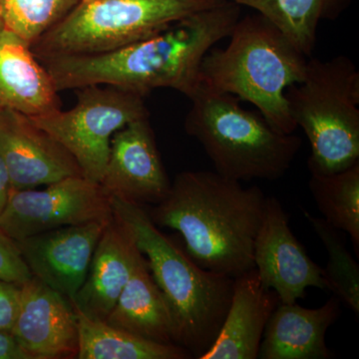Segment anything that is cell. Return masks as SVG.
<instances>
[{"mask_svg":"<svg viewBox=\"0 0 359 359\" xmlns=\"http://www.w3.org/2000/svg\"><path fill=\"white\" fill-rule=\"evenodd\" d=\"M224 49L210 51L200 69V86L256 106L276 131L297 129L285 91L306 76L308 57L261 14L238 20Z\"/></svg>","mask_w":359,"mask_h":359,"instance_id":"obj_4","label":"cell"},{"mask_svg":"<svg viewBox=\"0 0 359 359\" xmlns=\"http://www.w3.org/2000/svg\"><path fill=\"white\" fill-rule=\"evenodd\" d=\"M309 190L323 219L351 237L359 255V163L330 175L311 173Z\"/></svg>","mask_w":359,"mask_h":359,"instance_id":"obj_22","label":"cell"},{"mask_svg":"<svg viewBox=\"0 0 359 359\" xmlns=\"http://www.w3.org/2000/svg\"><path fill=\"white\" fill-rule=\"evenodd\" d=\"M32 278L15 241L0 230V280L21 285Z\"/></svg>","mask_w":359,"mask_h":359,"instance_id":"obj_25","label":"cell"},{"mask_svg":"<svg viewBox=\"0 0 359 359\" xmlns=\"http://www.w3.org/2000/svg\"><path fill=\"white\" fill-rule=\"evenodd\" d=\"M255 269L262 285L278 294L282 304L304 299L309 287L327 290L323 268L314 263L289 226L280 201L266 197L254 249Z\"/></svg>","mask_w":359,"mask_h":359,"instance_id":"obj_10","label":"cell"},{"mask_svg":"<svg viewBox=\"0 0 359 359\" xmlns=\"http://www.w3.org/2000/svg\"><path fill=\"white\" fill-rule=\"evenodd\" d=\"M11 190H13V186H11V177L7 171L6 163L0 156V214L8 202Z\"/></svg>","mask_w":359,"mask_h":359,"instance_id":"obj_28","label":"cell"},{"mask_svg":"<svg viewBox=\"0 0 359 359\" xmlns=\"http://www.w3.org/2000/svg\"><path fill=\"white\" fill-rule=\"evenodd\" d=\"M58 93L32 45L9 30L0 33V110L46 114L60 109Z\"/></svg>","mask_w":359,"mask_h":359,"instance_id":"obj_18","label":"cell"},{"mask_svg":"<svg viewBox=\"0 0 359 359\" xmlns=\"http://www.w3.org/2000/svg\"><path fill=\"white\" fill-rule=\"evenodd\" d=\"M255 9L309 58L320 21L335 20L347 0H224Z\"/></svg>","mask_w":359,"mask_h":359,"instance_id":"obj_21","label":"cell"},{"mask_svg":"<svg viewBox=\"0 0 359 359\" xmlns=\"http://www.w3.org/2000/svg\"><path fill=\"white\" fill-rule=\"evenodd\" d=\"M106 323L149 341L177 344L173 314L141 252Z\"/></svg>","mask_w":359,"mask_h":359,"instance_id":"obj_19","label":"cell"},{"mask_svg":"<svg viewBox=\"0 0 359 359\" xmlns=\"http://www.w3.org/2000/svg\"><path fill=\"white\" fill-rule=\"evenodd\" d=\"M0 156L14 190L36 189L83 177L69 151L51 135L13 110H0Z\"/></svg>","mask_w":359,"mask_h":359,"instance_id":"obj_12","label":"cell"},{"mask_svg":"<svg viewBox=\"0 0 359 359\" xmlns=\"http://www.w3.org/2000/svg\"><path fill=\"white\" fill-rule=\"evenodd\" d=\"M224 0H80L32 45L39 60L114 50Z\"/></svg>","mask_w":359,"mask_h":359,"instance_id":"obj_7","label":"cell"},{"mask_svg":"<svg viewBox=\"0 0 359 359\" xmlns=\"http://www.w3.org/2000/svg\"><path fill=\"white\" fill-rule=\"evenodd\" d=\"M304 217L327 249L328 262L323 269L327 290L334 292L340 302L346 304L356 316L359 313V266L344 244L339 230L323 218L308 212Z\"/></svg>","mask_w":359,"mask_h":359,"instance_id":"obj_23","label":"cell"},{"mask_svg":"<svg viewBox=\"0 0 359 359\" xmlns=\"http://www.w3.org/2000/svg\"><path fill=\"white\" fill-rule=\"evenodd\" d=\"M0 359H32L11 330H0Z\"/></svg>","mask_w":359,"mask_h":359,"instance_id":"obj_27","label":"cell"},{"mask_svg":"<svg viewBox=\"0 0 359 359\" xmlns=\"http://www.w3.org/2000/svg\"><path fill=\"white\" fill-rule=\"evenodd\" d=\"M285 97L311 144V173L334 174L359 163V71L351 58H309L304 79Z\"/></svg>","mask_w":359,"mask_h":359,"instance_id":"obj_6","label":"cell"},{"mask_svg":"<svg viewBox=\"0 0 359 359\" xmlns=\"http://www.w3.org/2000/svg\"><path fill=\"white\" fill-rule=\"evenodd\" d=\"M240 20V6L224 1L187 16L133 43L89 55L40 60L58 92L107 85L145 98L170 88L191 98L200 87L201 65Z\"/></svg>","mask_w":359,"mask_h":359,"instance_id":"obj_1","label":"cell"},{"mask_svg":"<svg viewBox=\"0 0 359 359\" xmlns=\"http://www.w3.org/2000/svg\"><path fill=\"white\" fill-rule=\"evenodd\" d=\"M280 304L252 269L233 282L230 306L216 340L200 359H256L269 318Z\"/></svg>","mask_w":359,"mask_h":359,"instance_id":"obj_16","label":"cell"},{"mask_svg":"<svg viewBox=\"0 0 359 359\" xmlns=\"http://www.w3.org/2000/svg\"><path fill=\"white\" fill-rule=\"evenodd\" d=\"M80 0H0L4 27L32 45L60 22Z\"/></svg>","mask_w":359,"mask_h":359,"instance_id":"obj_24","label":"cell"},{"mask_svg":"<svg viewBox=\"0 0 359 359\" xmlns=\"http://www.w3.org/2000/svg\"><path fill=\"white\" fill-rule=\"evenodd\" d=\"M110 219L63 226L15 242L32 276L72 299L86 280L94 250Z\"/></svg>","mask_w":359,"mask_h":359,"instance_id":"obj_13","label":"cell"},{"mask_svg":"<svg viewBox=\"0 0 359 359\" xmlns=\"http://www.w3.org/2000/svg\"><path fill=\"white\" fill-rule=\"evenodd\" d=\"M4 29H6V27H4V20H2L1 11H0V33L4 32Z\"/></svg>","mask_w":359,"mask_h":359,"instance_id":"obj_29","label":"cell"},{"mask_svg":"<svg viewBox=\"0 0 359 359\" xmlns=\"http://www.w3.org/2000/svg\"><path fill=\"white\" fill-rule=\"evenodd\" d=\"M266 201L257 186L245 188L217 172L185 171L148 215L156 226L181 233L201 268L236 278L255 268Z\"/></svg>","mask_w":359,"mask_h":359,"instance_id":"obj_2","label":"cell"},{"mask_svg":"<svg viewBox=\"0 0 359 359\" xmlns=\"http://www.w3.org/2000/svg\"><path fill=\"white\" fill-rule=\"evenodd\" d=\"M72 109H56L30 120L75 158L85 179L100 184L113 135L129 123L149 117L143 97L107 85L77 89Z\"/></svg>","mask_w":359,"mask_h":359,"instance_id":"obj_8","label":"cell"},{"mask_svg":"<svg viewBox=\"0 0 359 359\" xmlns=\"http://www.w3.org/2000/svg\"><path fill=\"white\" fill-rule=\"evenodd\" d=\"M149 117L118 130L100 185L111 198L143 207L157 205L171 189Z\"/></svg>","mask_w":359,"mask_h":359,"instance_id":"obj_11","label":"cell"},{"mask_svg":"<svg viewBox=\"0 0 359 359\" xmlns=\"http://www.w3.org/2000/svg\"><path fill=\"white\" fill-rule=\"evenodd\" d=\"M139 252L127 226L113 215L94 250L86 280L71 304L92 320L106 321Z\"/></svg>","mask_w":359,"mask_h":359,"instance_id":"obj_15","label":"cell"},{"mask_svg":"<svg viewBox=\"0 0 359 359\" xmlns=\"http://www.w3.org/2000/svg\"><path fill=\"white\" fill-rule=\"evenodd\" d=\"M113 215L131 233L173 314L177 344L200 359L212 346L230 306L235 278L201 268L160 231L143 207L111 198Z\"/></svg>","mask_w":359,"mask_h":359,"instance_id":"obj_3","label":"cell"},{"mask_svg":"<svg viewBox=\"0 0 359 359\" xmlns=\"http://www.w3.org/2000/svg\"><path fill=\"white\" fill-rule=\"evenodd\" d=\"M20 306V285L0 280V330H11Z\"/></svg>","mask_w":359,"mask_h":359,"instance_id":"obj_26","label":"cell"},{"mask_svg":"<svg viewBox=\"0 0 359 359\" xmlns=\"http://www.w3.org/2000/svg\"><path fill=\"white\" fill-rule=\"evenodd\" d=\"M11 332L32 359L77 358L79 332L72 304L35 276L20 285Z\"/></svg>","mask_w":359,"mask_h":359,"instance_id":"obj_14","label":"cell"},{"mask_svg":"<svg viewBox=\"0 0 359 359\" xmlns=\"http://www.w3.org/2000/svg\"><path fill=\"white\" fill-rule=\"evenodd\" d=\"M72 308L79 332L78 359L193 358L184 347L149 341L111 327L106 321L92 320L73 304Z\"/></svg>","mask_w":359,"mask_h":359,"instance_id":"obj_20","label":"cell"},{"mask_svg":"<svg viewBox=\"0 0 359 359\" xmlns=\"http://www.w3.org/2000/svg\"><path fill=\"white\" fill-rule=\"evenodd\" d=\"M339 299L332 297L318 309L280 302L264 330L261 359H330L334 353L325 344L330 327L339 320Z\"/></svg>","mask_w":359,"mask_h":359,"instance_id":"obj_17","label":"cell"},{"mask_svg":"<svg viewBox=\"0 0 359 359\" xmlns=\"http://www.w3.org/2000/svg\"><path fill=\"white\" fill-rule=\"evenodd\" d=\"M111 197L102 186L84 177H70L42 190H11L0 214V230L14 241L112 218Z\"/></svg>","mask_w":359,"mask_h":359,"instance_id":"obj_9","label":"cell"},{"mask_svg":"<svg viewBox=\"0 0 359 359\" xmlns=\"http://www.w3.org/2000/svg\"><path fill=\"white\" fill-rule=\"evenodd\" d=\"M186 133L199 142L217 173L235 181H276L289 171L301 150L294 134L273 129L240 99L200 86L190 98Z\"/></svg>","mask_w":359,"mask_h":359,"instance_id":"obj_5","label":"cell"}]
</instances>
